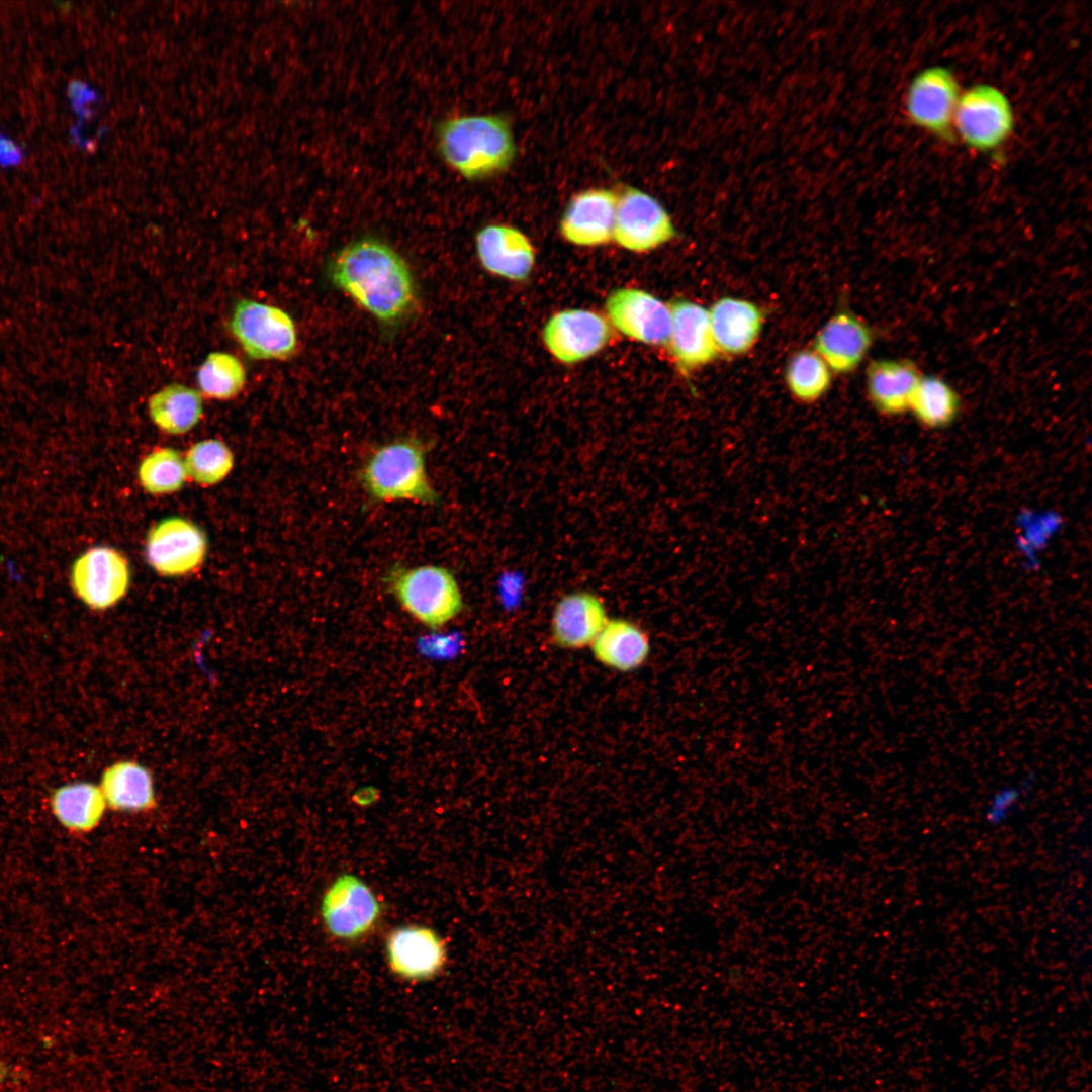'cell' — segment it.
<instances>
[{"label":"cell","mask_w":1092,"mask_h":1092,"mask_svg":"<svg viewBox=\"0 0 1092 1092\" xmlns=\"http://www.w3.org/2000/svg\"><path fill=\"white\" fill-rule=\"evenodd\" d=\"M870 327L855 314L835 313L816 335L814 351L836 373H849L862 362L873 344Z\"/></svg>","instance_id":"18"},{"label":"cell","mask_w":1092,"mask_h":1092,"mask_svg":"<svg viewBox=\"0 0 1092 1092\" xmlns=\"http://www.w3.org/2000/svg\"><path fill=\"white\" fill-rule=\"evenodd\" d=\"M152 422L170 435H183L201 420L203 401L198 390L172 383L155 392L148 401Z\"/></svg>","instance_id":"25"},{"label":"cell","mask_w":1092,"mask_h":1092,"mask_svg":"<svg viewBox=\"0 0 1092 1092\" xmlns=\"http://www.w3.org/2000/svg\"><path fill=\"white\" fill-rule=\"evenodd\" d=\"M130 568L123 554L112 547L95 546L73 562L70 585L75 596L93 610L115 606L127 594Z\"/></svg>","instance_id":"9"},{"label":"cell","mask_w":1092,"mask_h":1092,"mask_svg":"<svg viewBox=\"0 0 1092 1092\" xmlns=\"http://www.w3.org/2000/svg\"><path fill=\"white\" fill-rule=\"evenodd\" d=\"M606 310L613 326L625 336L649 345L668 342L671 332L669 306L637 288H619L607 298Z\"/></svg>","instance_id":"14"},{"label":"cell","mask_w":1092,"mask_h":1092,"mask_svg":"<svg viewBox=\"0 0 1092 1092\" xmlns=\"http://www.w3.org/2000/svg\"><path fill=\"white\" fill-rule=\"evenodd\" d=\"M609 617L603 600L588 590H574L555 604L550 620V639L558 648L589 647Z\"/></svg>","instance_id":"16"},{"label":"cell","mask_w":1092,"mask_h":1092,"mask_svg":"<svg viewBox=\"0 0 1092 1092\" xmlns=\"http://www.w3.org/2000/svg\"><path fill=\"white\" fill-rule=\"evenodd\" d=\"M187 475L196 483L209 486L221 482L232 471L234 455L220 440L207 439L193 444L184 459Z\"/></svg>","instance_id":"30"},{"label":"cell","mask_w":1092,"mask_h":1092,"mask_svg":"<svg viewBox=\"0 0 1092 1092\" xmlns=\"http://www.w3.org/2000/svg\"><path fill=\"white\" fill-rule=\"evenodd\" d=\"M321 916L334 938L355 941L370 933L380 919L382 906L372 889L358 876H338L326 889Z\"/></svg>","instance_id":"7"},{"label":"cell","mask_w":1092,"mask_h":1092,"mask_svg":"<svg viewBox=\"0 0 1092 1092\" xmlns=\"http://www.w3.org/2000/svg\"><path fill=\"white\" fill-rule=\"evenodd\" d=\"M1032 784L1033 779L1026 777L1021 781L1005 784L995 790L984 808L985 822L992 827H999L1007 823L1020 808Z\"/></svg>","instance_id":"31"},{"label":"cell","mask_w":1092,"mask_h":1092,"mask_svg":"<svg viewBox=\"0 0 1092 1092\" xmlns=\"http://www.w3.org/2000/svg\"><path fill=\"white\" fill-rule=\"evenodd\" d=\"M50 808L57 822L73 833H89L101 822L107 808L99 786L76 782L54 790Z\"/></svg>","instance_id":"24"},{"label":"cell","mask_w":1092,"mask_h":1092,"mask_svg":"<svg viewBox=\"0 0 1092 1092\" xmlns=\"http://www.w3.org/2000/svg\"><path fill=\"white\" fill-rule=\"evenodd\" d=\"M429 445L416 437H401L373 448L358 477L374 502L408 500L436 506L440 497L426 470Z\"/></svg>","instance_id":"3"},{"label":"cell","mask_w":1092,"mask_h":1092,"mask_svg":"<svg viewBox=\"0 0 1092 1092\" xmlns=\"http://www.w3.org/2000/svg\"><path fill=\"white\" fill-rule=\"evenodd\" d=\"M708 311L718 353L739 356L757 342L764 315L755 303L727 296L716 300Z\"/></svg>","instance_id":"20"},{"label":"cell","mask_w":1092,"mask_h":1092,"mask_svg":"<svg viewBox=\"0 0 1092 1092\" xmlns=\"http://www.w3.org/2000/svg\"><path fill=\"white\" fill-rule=\"evenodd\" d=\"M99 787L107 807L114 811L140 813L156 808L152 775L135 761L122 760L108 766Z\"/></svg>","instance_id":"23"},{"label":"cell","mask_w":1092,"mask_h":1092,"mask_svg":"<svg viewBox=\"0 0 1092 1092\" xmlns=\"http://www.w3.org/2000/svg\"><path fill=\"white\" fill-rule=\"evenodd\" d=\"M207 552L204 532L192 521L169 517L148 532L145 543L147 562L163 576H183L196 571Z\"/></svg>","instance_id":"10"},{"label":"cell","mask_w":1092,"mask_h":1092,"mask_svg":"<svg viewBox=\"0 0 1092 1092\" xmlns=\"http://www.w3.org/2000/svg\"><path fill=\"white\" fill-rule=\"evenodd\" d=\"M437 148L443 161L467 180L504 171L517 151L509 121L500 115H463L442 121Z\"/></svg>","instance_id":"2"},{"label":"cell","mask_w":1092,"mask_h":1092,"mask_svg":"<svg viewBox=\"0 0 1092 1092\" xmlns=\"http://www.w3.org/2000/svg\"><path fill=\"white\" fill-rule=\"evenodd\" d=\"M384 582L405 612L433 630L453 620L464 608L455 575L440 565L394 564L386 571Z\"/></svg>","instance_id":"4"},{"label":"cell","mask_w":1092,"mask_h":1092,"mask_svg":"<svg viewBox=\"0 0 1092 1092\" xmlns=\"http://www.w3.org/2000/svg\"><path fill=\"white\" fill-rule=\"evenodd\" d=\"M1013 129V107L1002 90L980 83L961 93L953 130L968 147L985 153L996 151Z\"/></svg>","instance_id":"5"},{"label":"cell","mask_w":1092,"mask_h":1092,"mask_svg":"<svg viewBox=\"0 0 1092 1092\" xmlns=\"http://www.w3.org/2000/svg\"><path fill=\"white\" fill-rule=\"evenodd\" d=\"M960 411L961 398L951 385L936 376H921L909 407L916 421L927 429H943Z\"/></svg>","instance_id":"26"},{"label":"cell","mask_w":1092,"mask_h":1092,"mask_svg":"<svg viewBox=\"0 0 1092 1092\" xmlns=\"http://www.w3.org/2000/svg\"><path fill=\"white\" fill-rule=\"evenodd\" d=\"M187 476L184 459L177 450L170 447L153 450L138 467L141 486L154 495L171 494L180 490Z\"/></svg>","instance_id":"29"},{"label":"cell","mask_w":1092,"mask_h":1092,"mask_svg":"<svg viewBox=\"0 0 1092 1092\" xmlns=\"http://www.w3.org/2000/svg\"><path fill=\"white\" fill-rule=\"evenodd\" d=\"M200 394L216 400H230L243 390L246 371L236 356L226 352L207 355L196 373Z\"/></svg>","instance_id":"27"},{"label":"cell","mask_w":1092,"mask_h":1092,"mask_svg":"<svg viewBox=\"0 0 1092 1092\" xmlns=\"http://www.w3.org/2000/svg\"><path fill=\"white\" fill-rule=\"evenodd\" d=\"M385 953L391 973L411 982L435 978L447 963L444 939L424 925L408 924L393 929L386 939Z\"/></svg>","instance_id":"12"},{"label":"cell","mask_w":1092,"mask_h":1092,"mask_svg":"<svg viewBox=\"0 0 1092 1092\" xmlns=\"http://www.w3.org/2000/svg\"><path fill=\"white\" fill-rule=\"evenodd\" d=\"M675 235L669 213L653 196L631 186L618 195L613 238L619 246L633 252H647Z\"/></svg>","instance_id":"11"},{"label":"cell","mask_w":1092,"mask_h":1092,"mask_svg":"<svg viewBox=\"0 0 1092 1092\" xmlns=\"http://www.w3.org/2000/svg\"><path fill=\"white\" fill-rule=\"evenodd\" d=\"M921 376L917 367L907 360L873 361L866 374L869 399L884 416L903 415L909 412L912 396Z\"/></svg>","instance_id":"21"},{"label":"cell","mask_w":1092,"mask_h":1092,"mask_svg":"<svg viewBox=\"0 0 1092 1092\" xmlns=\"http://www.w3.org/2000/svg\"><path fill=\"white\" fill-rule=\"evenodd\" d=\"M618 194L607 188H590L575 194L561 220L563 238L577 246L594 247L611 241Z\"/></svg>","instance_id":"17"},{"label":"cell","mask_w":1092,"mask_h":1092,"mask_svg":"<svg viewBox=\"0 0 1092 1092\" xmlns=\"http://www.w3.org/2000/svg\"><path fill=\"white\" fill-rule=\"evenodd\" d=\"M961 96L954 74L946 67L924 68L911 80L905 97L906 114L919 128L944 141L954 138L953 119Z\"/></svg>","instance_id":"8"},{"label":"cell","mask_w":1092,"mask_h":1092,"mask_svg":"<svg viewBox=\"0 0 1092 1092\" xmlns=\"http://www.w3.org/2000/svg\"><path fill=\"white\" fill-rule=\"evenodd\" d=\"M785 380L795 399L812 403L829 389L831 370L813 349H803L790 358L785 370Z\"/></svg>","instance_id":"28"},{"label":"cell","mask_w":1092,"mask_h":1092,"mask_svg":"<svg viewBox=\"0 0 1092 1092\" xmlns=\"http://www.w3.org/2000/svg\"><path fill=\"white\" fill-rule=\"evenodd\" d=\"M671 332L666 345L678 369L688 374L711 363L719 354L704 306L675 299L669 305Z\"/></svg>","instance_id":"15"},{"label":"cell","mask_w":1092,"mask_h":1092,"mask_svg":"<svg viewBox=\"0 0 1092 1092\" xmlns=\"http://www.w3.org/2000/svg\"><path fill=\"white\" fill-rule=\"evenodd\" d=\"M331 282L378 321L393 325L416 302L415 282L403 258L387 244L363 238L343 247L331 260Z\"/></svg>","instance_id":"1"},{"label":"cell","mask_w":1092,"mask_h":1092,"mask_svg":"<svg viewBox=\"0 0 1092 1092\" xmlns=\"http://www.w3.org/2000/svg\"><path fill=\"white\" fill-rule=\"evenodd\" d=\"M542 336L558 361L572 364L601 351L611 338V329L608 321L595 311L565 309L548 320Z\"/></svg>","instance_id":"13"},{"label":"cell","mask_w":1092,"mask_h":1092,"mask_svg":"<svg viewBox=\"0 0 1092 1092\" xmlns=\"http://www.w3.org/2000/svg\"><path fill=\"white\" fill-rule=\"evenodd\" d=\"M594 658L607 668L631 672L647 661L650 638L637 623L625 618H609L589 646Z\"/></svg>","instance_id":"22"},{"label":"cell","mask_w":1092,"mask_h":1092,"mask_svg":"<svg viewBox=\"0 0 1092 1092\" xmlns=\"http://www.w3.org/2000/svg\"><path fill=\"white\" fill-rule=\"evenodd\" d=\"M475 245L480 263L494 275L523 281L533 269L534 248L529 239L514 226L485 225L478 231Z\"/></svg>","instance_id":"19"},{"label":"cell","mask_w":1092,"mask_h":1092,"mask_svg":"<svg viewBox=\"0 0 1092 1092\" xmlns=\"http://www.w3.org/2000/svg\"><path fill=\"white\" fill-rule=\"evenodd\" d=\"M230 331L246 354L256 360H286L297 348L293 320L283 309L252 299L238 301Z\"/></svg>","instance_id":"6"}]
</instances>
